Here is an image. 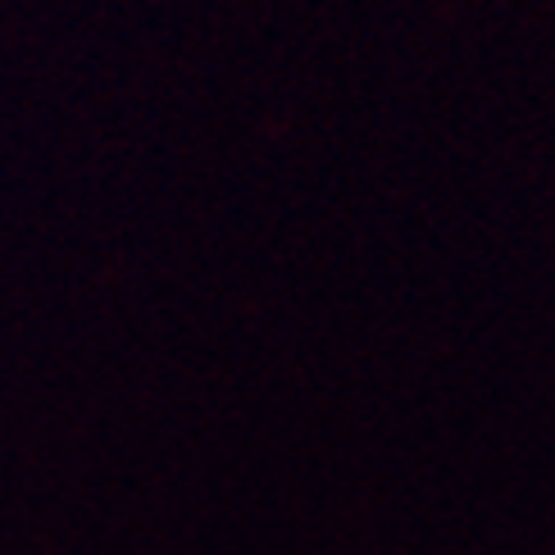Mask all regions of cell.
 <instances>
[]
</instances>
